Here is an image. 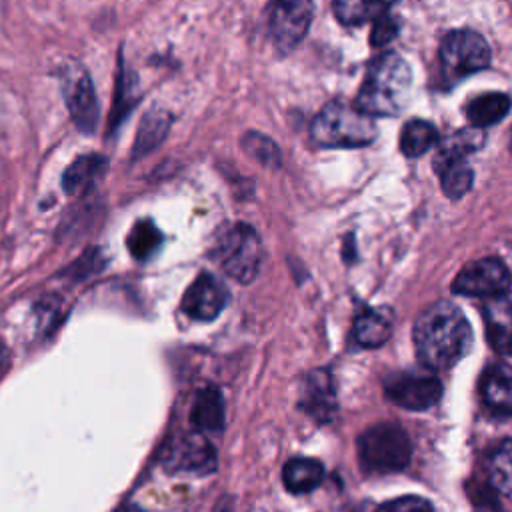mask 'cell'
<instances>
[{"label":"cell","mask_w":512,"mask_h":512,"mask_svg":"<svg viewBox=\"0 0 512 512\" xmlns=\"http://www.w3.org/2000/svg\"><path fill=\"white\" fill-rule=\"evenodd\" d=\"M414 348L418 360L432 370H446L472 348V328L464 312L452 302H436L414 322Z\"/></svg>","instance_id":"obj_1"},{"label":"cell","mask_w":512,"mask_h":512,"mask_svg":"<svg viewBox=\"0 0 512 512\" xmlns=\"http://www.w3.org/2000/svg\"><path fill=\"white\" fill-rule=\"evenodd\" d=\"M412 70L396 52H384L370 62L354 108L366 116H396L408 102Z\"/></svg>","instance_id":"obj_2"},{"label":"cell","mask_w":512,"mask_h":512,"mask_svg":"<svg viewBox=\"0 0 512 512\" xmlns=\"http://www.w3.org/2000/svg\"><path fill=\"white\" fill-rule=\"evenodd\" d=\"M310 134L318 146L354 148L370 144L378 130L370 116L342 100H332L314 118Z\"/></svg>","instance_id":"obj_3"},{"label":"cell","mask_w":512,"mask_h":512,"mask_svg":"<svg viewBox=\"0 0 512 512\" xmlns=\"http://www.w3.org/2000/svg\"><path fill=\"white\" fill-rule=\"evenodd\" d=\"M412 442L402 426L380 422L364 430L358 438V460L374 474L400 472L410 464Z\"/></svg>","instance_id":"obj_4"},{"label":"cell","mask_w":512,"mask_h":512,"mask_svg":"<svg viewBox=\"0 0 512 512\" xmlns=\"http://www.w3.org/2000/svg\"><path fill=\"white\" fill-rule=\"evenodd\" d=\"M214 260L236 282H252L262 260V244L256 230L242 222L226 228L216 242Z\"/></svg>","instance_id":"obj_5"},{"label":"cell","mask_w":512,"mask_h":512,"mask_svg":"<svg viewBox=\"0 0 512 512\" xmlns=\"http://www.w3.org/2000/svg\"><path fill=\"white\" fill-rule=\"evenodd\" d=\"M440 64L446 78L460 80L490 64V46L474 30H452L440 44Z\"/></svg>","instance_id":"obj_6"},{"label":"cell","mask_w":512,"mask_h":512,"mask_svg":"<svg viewBox=\"0 0 512 512\" xmlns=\"http://www.w3.org/2000/svg\"><path fill=\"white\" fill-rule=\"evenodd\" d=\"M62 92L70 118L84 134H92L98 122V100L92 80L82 64H62Z\"/></svg>","instance_id":"obj_7"},{"label":"cell","mask_w":512,"mask_h":512,"mask_svg":"<svg viewBox=\"0 0 512 512\" xmlns=\"http://www.w3.org/2000/svg\"><path fill=\"white\" fill-rule=\"evenodd\" d=\"M512 284V276L506 264L498 258L486 256L468 262L454 278L452 290L462 296L476 298H498L504 296Z\"/></svg>","instance_id":"obj_8"},{"label":"cell","mask_w":512,"mask_h":512,"mask_svg":"<svg viewBox=\"0 0 512 512\" xmlns=\"http://www.w3.org/2000/svg\"><path fill=\"white\" fill-rule=\"evenodd\" d=\"M162 464L168 472L204 476L216 470V450L204 434L186 432L168 442Z\"/></svg>","instance_id":"obj_9"},{"label":"cell","mask_w":512,"mask_h":512,"mask_svg":"<svg viewBox=\"0 0 512 512\" xmlns=\"http://www.w3.org/2000/svg\"><path fill=\"white\" fill-rule=\"evenodd\" d=\"M386 398L406 410H428L442 396V382L430 374L398 372L386 378Z\"/></svg>","instance_id":"obj_10"},{"label":"cell","mask_w":512,"mask_h":512,"mask_svg":"<svg viewBox=\"0 0 512 512\" xmlns=\"http://www.w3.org/2000/svg\"><path fill=\"white\" fill-rule=\"evenodd\" d=\"M314 6L306 0L274 2L268 14V26L274 46L280 52H290L308 32Z\"/></svg>","instance_id":"obj_11"},{"label":"cell","mask_w":512,"mask_h":512,"mask_svg":"<svg viewBox=\"0 0 512 512\" xmlns=\"http://www.w3.org/2000/svg\"><path fill=\"white\" fill-rule=\"evenodd\" d=\"M228 302L226 286L212 274H200L182 298V310L194 320H214Z\"/></svg>","instance_id":"obj_12"},{"label":"cell","mask_w":512,"mask_h":512,"mask_svg":"<svg viewBox=\"0 0 512 512\" xmlns=\"http://www.w3.org/2000/svg\"><path fill=\"white\" fill-rule=\"evenodd\" d=\"M480 398L494 416H512V368L506 364H490L478 382Z\"/></svg>","instance_id":"obj_13"},{"label":"cell","mask_w":512,"mask_h":512,"mask_svg":"<svg viewBox=\"0 0 512 512\" xmlns=\"http://www.w3.org/2000/svg\"><path fill=\"white\" fill-rule=\"evenodd\" d=\"M300 408L318 422H330L334 418L336 392L328 370L320 368L308 374L300 396Z\"/></svg>","instance_id":"obj_14"},{"label":"cell","mask_w":512,"mask_h":512,"mask_svg":"<svg viewBox=\"0 0 512 512\" xmlns=\"http://www.w3.org/2000/svg\"><path fill=\"white\" fill-rule=\"evenodd\" d=\"M482 316L490 346L498 354L512 356V302L504 296L490 298L482 308Z\"/></svg>","instance_id":"obj_15"},{"label":"cell","mask_w":512,"mask_h":512,"mask_svg":"<svg viewBox=\"0 0 512 512\" xmlns=\"http://www.w3.org/2000/svg\"><path fill=\"white\" fill-rule=\"evenodd\" d=\"M190 422L196 432H220L224 428V400L218 388H202L192 404Z\"/></svg>","instance_id":"obj_16"},{"label":"cell","mask_w":512,"mask_h":512,"mask_svg":"<svg viewBox=\"0 0 512 512\" xmlns=\"http://www.w3.org/2000/svg\"><path fill=\"white\" fill-rule=\"evenodd\" d=\"M484 144V130L480 128H462L454 134H450L448 138H444L434 154V170H440L442 166L450 164V162H458L464 160L470 152L482 148Z\"/></svg>","instance_id":"obj_17"},{"label":"cell","mask_w":512,"mask_h":512,"mask_svg":"<svg viewBox=\"0 0 512 512\" xmlns=\"http://www.w3.org/2000/svg\"><path fill=\"white\" fill-rule=\"evenodd\" d=\"M510 108H512V100L508 94L488 92L466 104V118L472 128L482 130L486 126L500 122Z\"/></svg>","instance_id":"obj_18"},{"label":"cell","mask_w":512,"mask_h":512,"mask_svg":"<svg viewBox=\"0 0 512 512\" xmlns=\"http://www.w3.org/2000/svg\"><path fill=\"white\" fill-rule=\"evenodd\" d=\"M324 480V466L314 458H292L284 464L282 482L292 494L312 492Z\"/></svg>","instance_id":"obj_19"},{"label":"cell","mask_w":512,"mask_h":512,"mask_svg":"<svg viewBox=\"0 0 512 512\" xmlns=\"http://www.w3.org/2000/svg\"><path fill=\"white\" fill-rule=\"evenodd\" d=\"M392 322L388 310H364L356 316L352 336L364 348H378L390 338Z\"/></svg>","instance_id":"obj_20"},{"label":"cell","mask_w":512,"mask_h":512,"mask_svg":"<svg viewBox=\"0 0 512 512\" xmlns=\"http://www.w3.org/2000/svg\"><path fill=\"white\" fill-rule=\"evenodd\" d=\"M104 168H106V158L104 156L84 154L68 166V170L64 172L62 184H64L66 192H70V194L82 192L84 188H88L96 182V178L104 172Z\"/></svg>","instance_id":"obj_21"},{"label":"cell","mask_w":512,"mask_h":512,"mask_svg":"<svg viewBox=\"0 0 512 512\" xmlns=\"http://www.w3.org/2000/svg\"><path fill=\"white\" fill-rule=\"evenodd\" d=\"M436 142H438V130L428 120L414 118V120L406 122L402 132H400V150L408 158L422 156Z\"/></svg>","instance_id":"obj_22"},{"label":"cell","mask_w":512,"mask_h":512,"mask_svg":"<svg viewBox=\"0 0 512 512\" xmlns=\"http://www.w3.org/2000/svg\"><path fill=\"white\" fill-rule=\"evenodd\" d=\"M490 486L500 494H512V440H502L488 458Z\"/></svg>","instance_id":"obj_23"},{"label":"cell","mask_w":512,"mask_h":512,"mask_svg":"<svg viewBox=\"0 0 512 512\" xmlns=\"http://www.w3.org/2000/svg\"><path fill=\"white\" fill-rule=\"evenodd\" d=\"M388 8L390 4L386 2H366V0H338L332 4V10L338 22L346 26H358V24H364L366 20H376L382 14H386Z\"/></svg>","instance_id":"obj_24"},{"label":"cell","mask_w":512,"mask_h":512,"mask_svg":"<svg viewBox=\"0 0 512 512\" xmlns=\"http://www.w3.org/2000/svg\"><path fill=\"white\" fill-rule=\"evenodd\" d=\"M436 172L440 176V184H442L444 194L448 198H452V200L462 198L470 190V186L474 182V172H472V168L468 166L466 160L450 162V164L442 166Z\"/></svg>","instance_id":"obj_25"},{"label":"cell","mask_w":512,"mask_h":512,"mask_svg":"<svg viewBox=\"0 0 512 512\" xmlns=\"http://www.w3.org/2000/svg\"><path fill=\"white\" fill-rule=\"evenodd\" d=\"M162 244L160 230L150 220H140L128 234L126 246L136 260H148Z\"/></svg>","instance_id":"obj_26"},{"label":"cell","mask_w":512,"mask_h":512,"mask_svg":"<svg viewBox=\"0 0 512 512\" xmlns=\"http://www.w3.org/2000/svg\"><path fill=\"white\" fill-rule=\"evenodd\" d=\"M168 124H170V116L166 112L152 110L140 124V130L136 136V154H142V152L146 154L154 146H158L168 132Z\"/></svg>","instance_id":"obj_27"},{"label":"cell","mask_w":512,"mask_h":512,"mask_svg":"<svg viewBox=\"0 0 512 512\" xmlns=\"http://www.w3.org/2000/svg\"><path fill=\"white\" fill-rule=\"evenodd\" d=\"M242 148L256 158L260 164L270 166V168H278L280 166V150L278 146L264 134L260 132H246L242 136Z\"/></svg>","instance_id":"obj_28"},{"label":"cell","mask_w":512,"mask_h":512,"mask_svg":"<svg viewBox=\"0 0 512 512\" xmlns=\"http://www.w3.org/2000/svg\"><path fill=\"white\" fill-rule=\"evenodd\" d=\"M376 512H434V508L420 496H400L380 504Z\"/></svg>","instance_id":"obj_29"},{"label":"cell","mask_w":512,"mask_h":512,"mask_svg":"<svg viewBox=\"0 0 512 512\" xmlns=\"http://www.w3.org/2000/svg\"><path fill=\"white\" fill-rule=\"evenodd\" d=\"M396 32H398V24L392 16L388 14H382L380 18H376L374 26H372V34H370V44L376 46V48H382L386 46L390 40L396 38Z\"/></svg>","instance_id":"obj_30"},{"label":"cell","mask_w":512,"mask_h":512,"mask_svg":"<svg viewBox=\"0 0 512 512\" xmlns=\"http://www.w3.org/2000/svg\"><path fill=\"white\" fill-rule=\"evenodd\" d=\"M124 512H144L140 506H128Z\"/></svg>","instance_id":"obj_31"},{"label":"cell","mask_w":512,"mask_h":512,"mask_svg":"<svg viewBox=\"0 0 512 512\" xmlns=\"http://www.w3.org/2000/svg\"><path fill=\"white\" fill-rule=\"evenodd\" d=\"M2 362H4V344L0 340V366H2Z\"/></svg>","instance_id":"obj_32"},{"label":"cell","mask_w":512,"mask_h":512,"mask_svg":"<svg viewBox=\"0 0 512 512\" xmlns=\"http://www.w3.org/2000/svg\"><path fill=\"white\" fill-rule=\"evenodd\" d=\"M510 152H512V136H510Z\"/></svg>","instance_id":"obj_33"}]
</instances>
